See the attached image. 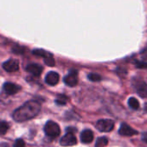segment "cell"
Masks as SVG:
<instances>
[{
	"mask_svg": "<svg viewBox=\"0 0 147 147\" xmlns=\"http://www.w3.org/2000/svg\"><path fill=\"white\" fill-rule=\"evenodd\" d=\"M64 82L68 87H75L78 82V72L76 69H72L64 78Z\"/></svg>",
	"mask_w": 147,
	"mask_h": 147,
	"instance_id": "cell-4",
	"label": "cell"
},
{
	"mask_svg": "<svg viewBox=\"0 0 147 147\" xmlns=\"http://www.w3.org/2000/svg\"><path fill=\"white\" fill-rule=\"evenodd\" d=\"M26 70L28 72L31 73L35 76H39L42 72V67L40 66L39 64L32 63V64H30L29 66H27Z\"/></svg>",
	"mask_w": 147,
	"mask_h": 147,
	"instance_id": "cell-11",
	"label": "cell"
},
{
	"mask_svg": "<svg viewBox=\"0 0 147 147\" xmlns=\"http://www.w3.org/2000/svg\"><path fill=\"white\" fill-rule=\"evenodd\" d=\"M33 54H34L35 55L43 57V59L46 58V57H48V56H49V55H51L50 53H49V52H47V51H45V50H43V49H35V50H33Z\"/></svg>",
	"mask_w": 147,
	"mask_h": 147,
	"instance_id": "cell-14",
	"label": "cell"
},
{
	"mask_svg": "<svg viewBox=\"0 0 147 147\" xmlns=\"http://www.w3.org/2000/svg\"><path fill=\"white\" fill-rule=\"evenodd\" d=\"M44 62L48 66H49V67H54L55 66V60H54L52 55L48 56V57H46V58H44Z\"/></svg>",
	"mask_w": 147,
	"mask_h": 147,
	"instance_id": "cell-18",
	"label": "cell"
},
{
	"mask_svg": "<svg viewBox=\"0 0 147 147\" xmlns=\"http://www.w3.org/2000/svg\"><path fill=\"white\" fill-rule=\"evenodd\" d=\"M94 139V133L91 130H84L82 133H81V140L82 143L85 144H88L91 143Z\"/></svg>",
	"mask_w": 147,
	"mask_h": 147,
	"instance_id": "cell-12",
	"label": "cell"
},
{
	"mask_svg": "<svg viewBox=\"0 0 147 147\" xmlns=\"http://www.w3.org/2000/svg\"><path fill=\"white\" fill-rule=\"evenodd\" d=\"M142 139H143L144 142H145L147 144V131L143 132V134H142Z\"/></svg>",
	"mask_w": 147,
	"mask_h": 147,
	"instance_id": "cell-24",
	"label": "cell"
},
{
	"mask_svg": "<svg viewBox=\"0 0 147 147\" xmlns=\"http://www.w3.org/2000/svg\"><path fill=\"white\" fill-rule=\"evenodd\" d=\"M67 100V98L66 96L59 95V96H58V98L55 100V103H56L57 105H59V106H63V105H65V104H66Z\"/></svg>",
	"mask_w": 147,
	"mask_h": 147,
	"instance_id": "cell-17",
	"label": "cell"
},
{
	"mask_svg": "<svg viewBox=\"0 0 147 147\" xmlns=\"http://www.w3.org/2000/svg\"><path fill=\"white\" fill-rule=\"evenodd\" d=\"M21 89V87H19L17 84L11 83V82H6L4 85V90L7 94H17Z\"/></svg>",
	"mask_w": 147,
	"mask_h": 147,
	"instance_id": "cell-9",
	"label": "cell"
},
{
	"mask_svg": "<svg viewBox=\"0 0 147 147\" xmlns=\"http://www.w3.org/2000/svg\"><path fill=\"white\" fill-rule=\"evenodd\" d=\"M13 52L18 53V54H21V53L24 52V49H23L21 47H16V48L13 49Z\"/></svg>",
	"mask_w": 147,
	"mask_h": 147,
	"instance_id": "cell-22",
	"label": "cell"
},
{
	"mask_svg": "<svg viewBox=\"0 0 147 147\" xmlns=\"http://www.w3.org/2000/svg\"><path fill=\"white\" fill-rule=\"evenodd\" d=\"M135 65L138 68H147V62L144 61H136Z\"/></svg>",
	"mask_w": 147,
	"mask_h": 147,
	"instance_id": "cell-21",
	"label": "cell"
},
{
	"mask_svg": "<svg viewBox=\"0 0 147 147\" xmlns=\"http://www.w3.org/2000/svg\"><path fill=\"white\" fill-rule=\"evenodd\" d=\"M135 88L139 96L147 99V84L144 82H136Z\"/></svg>",
	"mask_w": 147,
	"mask_h": 147,
	"instance_id": "cell-8",
	"label": "cell"
},
{
	"mask_svg": "<svg viewBox=\"0 0 147 147\" xmlns=\"http://www.w3.org/2000/svg\"><path fill=\"white\" fill-rule=\"evenodd\" d=\"M141 55H142V58H143V59L147 60V49H144L142 50Z\"/></svg>",
	"mask_w": 147,
	"mask_h": 147,
	"instance_id": "cell-23",
	"label": "cell"
},
{
	"mask_svg": "<svg viewBox=\"0 0 147 147\" xmlns=\"http://www.w3.org/2000/svg\"><path fill=\"white\" fill-rule=\"evenodd\" d=\"M114 127V122L111 119H100L96 123V128L100 131L108 132Z\"/></svg>",
	"mask_w": 147,
	"mask_h": 147,
	"instance_id": "cell-3",
	"label": "cell"
},
{
	"mask_svg": "<svg viewBox=\"0 0 147 147\" xmlns=\"http://www.w3.org/2000/svg\"><path fill=\"white\" fill-rule=\"evenodd\" d=\"M46 82L50 86H55L59 82V75L56 72H49L45 78Z\"/></svg>",
	"mask_w": 147,
	"mask_h": 147,
	"instance_id": "cell-10",
	"label": "cell"
},
{
	"mask_svg": "<svg viewBox=\"0 0 147 147\" xmlns=\"http://www.w3.org/2000/svg\"><path fill=\"white\" fill-rule=\"evenodd\" d=\"M44 132L50 138H55L60 134V127L54 121H48L44 126Z\"/></svg>",
	"mask_w": 147,
	"mask_h": 147,
	"instance_id": "cell-2",
	"label": "cell"
},
{
	"mask_svg": "<svg viewBox=\"0 0 147 147\" xmlns=\"http://www.w3.org/2000/svg\"><path fill=\"white\" fill-rule=\"evenodd\" d=\"M14 147H25V143H24V141L22 138H18L15 142Z\"/></svg>",
	"mask_w": 147,
	"mask_h": 147,
	"instance_id": "cell-20",
	"label": "cell"
},
{
	"mask_svg": "<svg viewBox=\"0 0 147 147\" xmlns=\"http://www.w3.org/2000/svg\"><path fill=\"white\" fill-rule=\"evenodd\" d=\"M3 67L7 72H16L19 68V62L18 60L10 59L3 64Z\"/></svg>",
	"mask_w": 147,
	"mask_h": 147,
	"instance_id": "cell-6",
	"label": "cell"
},
{
	"mask_svg": "<svg viewBox=\"0 0 147 147\" xmlns=\"http://www.w3.org/2000/svg\"><path fill=\"white\" fill-rule=\"evenodd\" d=\"M119 133L122 136H133L138 133V131L134 129H132L131 126H129L127 124L123 123L120 125V128L119 130Z\"/></svg>",
	"mask_w": 147,
	"mask_h": 147,
	"instance_id": "cell-7",
	"label": "cell"
},
{
	"mask_svg": "<svg viewBox=\"0 0 147 147\" xmlns=\"http://www.w3.org/2000/svg\"><path fill=\"white\" fill-rule=\"evenodd\" d=\"M108 144V139L106 137H100L97 139L95 147H106Z\"/></svg>",
	"mask_w": 147,
	"mask_h": 147,
	"instance_id": "cell-13",
	"label": "cell"
},
{
	"mask_svg": "<svg viewBox=\"0 0 147 147\" xmlns=\"http://www.w3.org/2000/svg\"><path fill=\"white\" fill-rule=\"evenodd\" d=\"M88 79L92 82H100L101 80V77L97 74H90V75H88Z\"/></svg>",
	"mask_w": 147,
	"mask_h": 147,
	"instance_id": "cell-19",
	"label": "cell"
},
{
	"mask_svg": "<svg viewBox=\"0 0 147 147\" xmlns=\"http://www.w3.org/2000/svg\"><path fill=\"white\" fill-rule=\"evenodd\" d=\"M41 110V105L35 100H30L13 113V119L18 122H24L36 117Z\"/></svg>",
	"mask_w": 147,
	"mask_h": 147,
	"instance_id": "cell-1",
	"label": "cell"
},
{
	"mask_svg": "<svg viewBox=\"0 0 147 147\" xmlns=\"http://www.w3.org/2000/svg\"><path fill=\"white\" fill-rule=\"evenodd\" d=\"M60 144L62 146H72L77 144V139H76V137L72 132H67L66 135H64L61 138Z\"/></svg>",
	"mask_w": 147,
	"mask_h": 147,
	"instance_id": "cell-5",
	"label": "cell"
},
{
	"mask_svg": "<svg viewBox=\"0 0 147 147\" xmlns=\"http://www.w3.org/2000/svg\"><path fill=\"white\" fill-rule=\"evenodd\" d=\"M9 129V125L5 121L0 122V134H5Z\"/></svg>",
	"mask_w": 147,
	"mask_h": 147,
	"instance_id": "cell-16",
	"label": "cell"
},
{
	"mask_svg": "<svg viewBox=\"0 0 147 147\" xmlns=\"http://www.w3.org/2000/svg\"><path fill=\"white\" fill-rule=\"evenodd\" d=\"M128 105H129V107H130L131 108H132V109H134V110L138 109V107H139V102L138 101V100H136V99L133 98V97H131V98L129 99V100H128Z\"/></svg>",
	"mask_w": 147,
	"mask_h": 147,
	"instance_id": "cell-15",
	"label": "cell"
}]
</instances>
